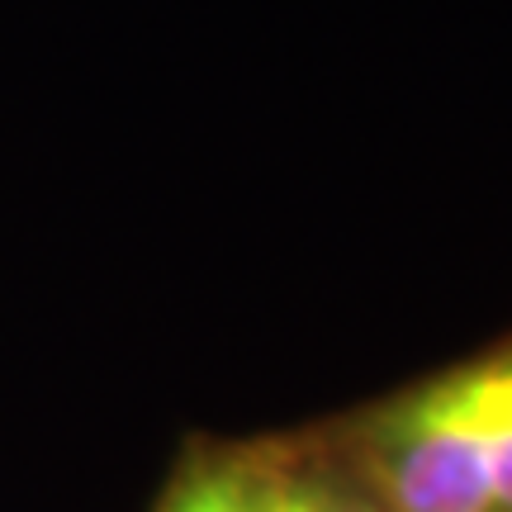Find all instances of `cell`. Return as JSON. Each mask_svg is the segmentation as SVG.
<instances>
[{
  "mask_svg": "<svg viewBox=\"0 0 512 512\" xmlns=\"http://www.w3.org/2000/svg\"><path fill=\"white\" fill-rule=\"evenodd\" d=\"M489 413L494 366H470L422 389L394 418L384 451L403 512H498Z\"/></svg>",
  "mask_w": 512,
  "mask_h": 512,
  "instance_id": "1",
  "label": "cell"
},
{
  "mask_svg": "<svg viewBox=\"0 0 512 512\" xmlns=\"http://www.w3.org/2000/svg\"><path fill=\"white\" fill-rule=\"evenodd\" d=\"M494 366V413H489V451H494V503L512 512V356Z\"/></svg>",
  "mask_w": 512,
  "mask_h": 512,
  "instance_id": "2",
  "label": "cell"
},
{
  "mask_svg": "<svg viewBox=\"0 0 512 512\" xmlns=\"http://www.w3.org/2000/svg\"><path fill=\"white\" fill-rule=\"evenodd\" d=\"M162 512H256V503L233 475L204 470V475H190L185 484H176Z\"/></svg>",
  "mask_w": 512,
  "mask_h": 512,
  "instance_id": "3",
  "label": "cell"
},
{
  "mask_svg": "<svg viewBox=\"0 0 512 512\" xmlns=\"http://www.w3.org/2000/svg\"><path fill=\"white\" fill-rule=\"evenodd\" d=\"M256 512H332V508H323L318 498H304V494H271L256 503Z\"/></svg>",
  "mask_w": 512,
  "mask_h": 512,
  "instance_id": "4",
  "label": "cell"
}]
</instances>
